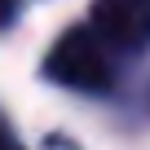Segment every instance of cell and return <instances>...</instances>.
<instances>
[{"label":"cell","mask_w":150,"mask_h":150,"mask_svg":"<svg viewBox=\"0 0 150 150\" xmlns=\"http://www.w3.org/2000/svg\"><path fill=\"white\" fill-rule=\"evenodd\" d=\"M44 75L62 88H75V93H106L110 80H115L106 44L88 27H71L53 44V53L44 57Z\"/></svg>","instance_id":"obj_1"},{"label":"cell","mask_w":150,"mask_h":150,"mask_svg":"<svg viewBox=\"0 0 150 150\" xmlns=\"http://www.w3.org/2000/svg\"><path fill=\"white\" fill-rule=\"evenodd\" d=\"M88 31L119 53L150 49V0H93Z\"/></svg>","instance_id":"obj_2"},{"label":"cell","mask_w":150,"mask_h":150,"mask_svg":"<svg viewBox=\"0 0 150 150\" xmlns=\"http://www.w3.org/2000/svg\"><path fill=\"white\" fill-rule=\"evenodd\" d=\"M0 150H22V146H18V137H13L5 124H0Z\"/></svg>","instance_id":"obj_3"},{"label":"cell","mask_w":150,"mask_h":150,"mask_svg":"<svg viewBox=\"0 0 150 150\" xmlns=\"http://www.w3.org/2000/svg\"><path fill=\"white\" fill-rule=\"evenodd\" d=\"M9 18H13V0H0V27H5Z\"/></svg>","instance_id":"obj_4"}]
</instances>
